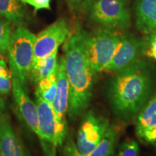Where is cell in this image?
<instances>
[{
  "mask_svg": "<svg viewBox=\"0 0 156 156\" xmlns=\"http://www.w3.org/2000/svg\"><path fill=\"white\" fill-rule=\"evenodd\" d=\"M5 101L2 99V98L1 96V94H0V116L2 115L4 113V111H5Z\"/></svg>",
  "mask_w": 156,
  "mask_h": 156,
  "instance_id": "obj_25",
  "label": "cell"
},
{
  "mask_svg": "<svg viewBox=\"0 0 156 156\" xmlns=\"http://www.w3.org/2000/svg\"><path fill=\"white\" fill-rule=\"evenodd\" d=\"M56 72L36 84V97L52 105L56 96Z\"/></svg>",
  "mask_w": 156,
  "mask_h": 156,
  "instance_id": "obj_18",
  "label": "cell"
},
{
  "mask_svg": "<svg viewBox=\"0 0 156 156\" xmlns=\"http://www.w3.org/2000/svg\"><path fill=\"white\" fill-rule=\"evenodd\" d=\"M136 27L147 35L156 31V0H135Z\"/></svg>",
  "mask_w": 156,
  "mask_h": 156,
  "instance_id": "obj_14",
  "label": "cell"
},
{
  "mask_svg": "<svg viewBox=\"0 0 156 156\" xmlns=\"http://www.w3.org/2000/svg\"><path fill=\"white\" fill-rule=\"evenodd\" d=\"M70 31L67 21L62 18L47 27L36 36L34 45V60L51 54L67 40Z\"/></svg>",
  "mask_w": 156,
  "mask_h": 156,
  "instance_id": "obj_8",
  "label": "cell"
},
{
  "mask_svg": "<svg viewBox=\"0 0 156 156\" xmlns=\"http://www.w3.org/2000/svg\"><path fill=\"white\" fill-rule=\"evenodd\" d=\"M56 96L52 106L60 121L67 124L66 116L69 106V86L66 73L64 56H61L58 60L56 69Z\"/></svg>",
  "mask_w": 156,
  "mask_h": 156,
  "instance_id": "obj_12",
  "label": "cell"
},
{
  "mask_svg": "<svg viewBox=\"0 0 156 156\" xmlns=\"http://www.w3.org/2000/svg\"><path fill=\"white\" fill-rule=\"evenodd\" d=\"M58 48L50 55L34 62L28 75V80L36 85L39 81L49 77L56 72L57 66Z\"/></svg>",
  "mask_w": 156,
  "mask_h": 156,
  "instance_id": "obj_15",
  "label": "cell"
},
{
  "mask_svg": "<svg viewBox=\"0 0 156 156\" xmlns=\"http://www.w3.org/2000/svg\"><path fill=\"white\" fill-rule=\"evenodd\" d=\"M90 18L103 28L114 31L129 28L131 17L126 0H85Z\"/></svg>",
  "mask_w": 156,
  "mask_h": 156,
  "instance_id": "obj_6",
  "label": "cell"
},
{
  "mask_svg": "<svg viewBox=\"0 0 156 156\" xmlns=\"http://www.w3.org/2000/svg\"><path fill=\"white\" fill-rule=\"evenodd\" d=\"M142 56L156 62V31L142 38Z\"/></svg>",
  "mask_w": 156,
  "mask_h": 156,
  "instance_id": "obj_20",
  "label": "cell"
},
{
  "mask_svg": "<svg viewBox=\"0 0 156 156\" xmlns=\"http://www.w3.org/2000/svg\"><path fill=\"white\" fill-rule=\"evenodd\" d=\"M23 3L28 4L34 8V12L36 13L40 9H51V0H20Z\"/></svg>",
  "mask_w": 156,
  "mask_h": 156,
  "instance_id": "obj_23",
  "label": "cell"
},
{
  "mask_svg": "<svg viewBox=\"0 0 156 156\" xmlns=\"http://www.w3.org/2000/svg\"><path fill=\"white\" fill-rule=\"evenodd\" d=\"M66 2L72 9H76L83 5L85 0H65Z\"/></svg>",
  "mask_w": 156,
  "mask_h": 156,
  "instance_id": "obj_24",
  "label": "cell"
},
{
  "mask_svg": "<svg viewBox=\"0 0 156 156\" xmlns=\"http://www.w3.org/2000/svg\"><path fill=\"white\" fill-rule=\"evenodd\" d=\"M153 83L151 67L142 59L114 73L107 88L114 114L123 120L136 117L152 96Z\"/></svg>",
  "mask_w": 156,
  "mask_h": 156,
  "instance_id": "obj_1",
  "label": "cell"
},
{
  "mask_svg": "<svg viewBox=\"0 0 156 156\" xmlns=\"http://www.w3.org/2000/svg\"><path fill=\"white\" fill-rule=\"evenodd\" d=\"M39 139L54 147L61 146L67 135V124L60 121L50 103L36 98Z\"/></svg>",
  "mask_w": 156,
  "mask_h": 156,
  "instance_id": "obj_7",
  "label": "cell"
},
{
  "mask_svg": "<svg viewBox=\"0 0 156 156\" xmlns=\"http://www.w3.org/2000/svg\"><path fill=\"white\" fill-rule=\"evenodd\" d=\"M119 135L120 129L115 124H110L106 134L97 147L91 153L85 156H113Z\"/></svg>",
  "mask_w": 156,
  "mask_h": 156,
  "instance_id": "obj_17",
  "label": "cell"
},
{
  "mask_svg": "<svg viewBox=\"0 0 156 156\" xmlns=\"http://www.w3.org/2000/svg\"><path fill=\"white\" fill-rule=\"evenodd\" d=\"M140 147L138 143L133 140L124 142L119 147L116 156H139Z\"/></svg>",
  "mask_w": 156,
  "mask_h": 156,
  "instance_id": "obj_22",
  "label": "cell"
},
{
  "mask_svg": "<svg viewBox=\"0 0 156 156\" xmlns=\"http://www.w3.org/2000/svg\"><path fill=\"white\" fill-rule=\"evenodd\" d=\"M110 123L106 116L93 110L84 114L75 142H68L64 155L85 156L91 153L106 134Z\"/></svg>",
  "mask_w": 156,
  "mask_h": 156,
  "instance_id": "obj_4",
  "label": "cell"
},
{
  "mask_svg": "<svg viewBox=\"0 0 156 156\" xmlns=\"http://www.w3.org/2000/svg\"><path fill=\"white\" fill-rule=\"evenodd\" d=\"M12 34L10 23L5 18H0V58L7 51Z\"/></svg>",
  "mask_w": 156,
  "mask_h": 156,
  "instance_id": "obj_21",
  "label": "cell"
},
{
  "mask_svg": "<svg viewBox=\"0 0 156 156\" xmlns=\"http://www.w3.org/2000/svg\"><path fill=\"white\" fill-rule=\"evenodd\" d=\"M117 31L103 28L93 34L85 31L84 48L87 61L93 71L98 74L104 72L112 61L120 41Z\"/></svg>",
  "mask_w": 156,
  "mask_h": 156,
  "instance_id": "obj_5",
  "label": "cell"
},
{
  "mask_svg": "<svg viewBox=\"0 0 156 156\" xmlns=\"http://www.w3.org/2000/svg\"><path fill=\"white\" fill-rule=\"evenodd\" d=\"M20 140L15 133L9 114L0 116V156H25Z\"/></svg>",
  "mask_w": 156,
  "mask_h": 156,
  "instance_id": "obj_13",
  "label": "cell"
},
{
  "mask_svg": "<svg viewBox=\"0 0 156 156\" xmlns=\"http://www.w3.org/2000/svg\"><path fill=\"white\" fill-rule=\"evenodd\" d=\"M25 156H31L30 154L28 153V151H26V153H25Z\"/></svg>",
  "mask_w": 156,
  "mask_h": 156,
  "instance_id": "obj_26",
  "label": "cell"
},
{
  "mask_svg": "<svg viewBox=\"0 0 156 156\" xmlns=\"http://www.w3.org/2000/svg\"><path fill=\"white\" fill-rule=\"evenodd\" d=\"M36 38V35L30 31L19 27L12 34L7 49L12 75L26 91L29 73L34 60Z\"/></svg>",
  "mask_w": 156,
  "mask_h": 156,
  "instance_id": "obj_3",
  "label": "cell"
},
{
  "mask_svg": "<svg viewBox=\"0 0 156 156\" xmlns=\"http://www.w3.org/2000/svg\"><path fill=\"white\" fill-rule=\"evenodd\" d=\"M142 38L125 33L120 34V41L112 61L104 72L116 73L141 59Z\"/></svg>",
  "mask_w": 156,
  "mask_h": 156,
  "instance_id": "obj_9",
  "label": "cell"
},
{
  "mask_svg": "<svg viewBox=\"0 0 156 156\" xmlns=\"http://www.w3.org/2000/svg\"><path fill=\"white\" fill-rule=\"evenodd\" d=\"M12 86V75L9 71L6 62L0 58V94L7 95Z\"/></svg>",
  "mask_w": 156,
  "mask_h": 156,
  "instance_id": "obj_19",
  "label": "cell"
},
{
  "mask_svg": "<svg viewBox=\"0 0 156 156\" xmlns=\"http://www.w3.org/2000/svg\"><path fill=\"white\" fill-rule=\"evenodd\" d=\"M24 5L20 0H0V16L9 23L23 27L28 18Z\"/></svg>",
  "mask_w": 156,
  "mask_h": 156,
  "instance_id": "obj_16",
  "label": "cell"
},
{
  "mask_svg": "<svg viewBox=\"0 0 156 156\" xmlns=\"http://www.w3.org/2000/svg\"><path fill=\"white\" fill-rule=\"evenodd\" d=\"M135 132L142 143L156 146V93L136 116Z\"/></svg>",
  "mask_w": 156,
  "mask_h": 156,
  "instance_id": "obj_11",
  "label": "cell"
},
{
  "mask_svg": "<svg viewBox=\"0 0 156 156\" xmlns=\"http://www.w3.org/2000/svg\"><path fill=\"white\" fill-rule=\"evenodd\" d=\"M12 92L15 106L20 119L39 137L40 132L36 104L30 98L27 91L23 88L18 80L13 76Z\"/></svg>",
  "mask_w": 156,
  "mask_h": 156,
  "instance_id": "obj_10",
  "label": "cell"
},
{
  "mask_svg": "<svg viewBox=\"0 0 156 156\" xmlns=\"http://www.w3.org/2000/svg\"><path fill=\"white\" fill-rule=\"evenodd\" d=\"M85 33L83 29L78 28L64 46L66 73L69 86L67 114L73 120L83 114L90 103L96 75L85 55Z\"/></svg>",
  "mask_w": 156,
  "mask_h": 156,
  "instance_id": "obj_2",
  "label": "cell"
}]
</instances>
